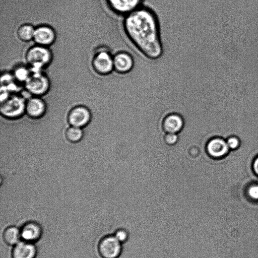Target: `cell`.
Returning a JSON list of instances; mask_svg holds the SVG:
<instances>
[{
  "label": "cell",
  "mask_w": 258,
  "mask_h": 258,
  "mask_svg": "<svg viewBox=\"0 0 258 258\" xmlns=\"http://www.w3.org/2000/svg\"><path fill=\"white\" fill-rule=\"evenodd\" d=\"M122 27L126 37L143 56L157 60L163 53L160 25L151 8L144 5L124 16Z\"/></svg>",
  "instance_id": "obj_1"
},
{
  "label": "cell",
  "mask_w": 258,
  "mask_h": 258,
  "mask_svg": "<svg viewBox=\"0 0 258 258\" xmlns=\"http://www.w3.org/2000/svg\"><path fill=\"white\" fill-rule=\"evenodd\" d=\"M25 58L31 72H39L50 63L52 54L48 47L36 45L28 49Z\"/></svg>",
  "instance_id": "obj_2"
},
{
  "label": "cell",
  "mask_w": 258,
  "mask_h": 258,
  "mask_svg": "<svg viewBox=\"0 0 258 258\" xmlns=\"http://www.w3.org/2000/svg\"><path fill=\"white\" fill-rule=\"evenodd\" d=\"M1 102V114L6 118H18L25 111L26 102L24 98L19 95L11 94Z\"/></svg>",
  "instance_id": "obj_3"
},
{
  "label": "cell",
  "mask_w": 258,
  "mask_h": 258,
  "mask_svg": "<svg viewBox=\"0 0 258 258\" xmlns=\"http://www.w3.org/2000/svg\"><path fill=\"white\" fill-rule=\"evenodd\" d=\"M50 81L42 72H31L24 83L26 91L32 96L40 97L46 94L50 88Z\"/></svg>",
  "instance_id": "obj_4"
},
{
  "label": "cell",
  "mask_w": 258,
  "mask_h": 258,
  "mask_svg": "<svg viewBox=\"0 0 258 258\" xmlns=\"http://www.w3.org/2000/svg\"><path fill=\"white\" fill-rule=\"evenodd\" d=\"M98 252L101 258H118L122 251V244L113 234H107L98 242Z\"/></svg>",
  "instance_id": "obj_5"
},
{
  "label": "cell",
  "mask_w": 258,
  "mask_h": 258,
  "mask_svg": "<svg viewBox=\"0 0 258 258\" xmlns=\"http://www.w3.org/2000/svg\"><path fill=\"white\" fill-rule=\"evenodd\" d=\"M205 150L209 157L214 161L225 158L230 152L226 139L219 136H213L207 141Z\"/></svg>",
  "instance_id": "obj_6"
},
{
  "label": "cell",
  "mask_w": 258,
  "mask_h": 258,
  "mask_svg": "<svg viewBox=\"0 0 258 258\" xmlns=\"http://www.w3.org/2000/svg\"><path fill=\"white\" fill-rule=\"evenodd\" d=\"M93 70L98 74L105 76L114 71L113 54L106 49L98 51L92 61Z\"/></svg>",
  "instance_id": "obj_7"
},
{
  "label": "cell",
  "mask_w": 258,
  "mask_h": 258,
  "mask_svg": "<svg viewBox=\"0 0 258 258\" xmlns=\"http://www.w3.org/2000/svg\"><path fill=\"white\" fill-rule=\"evenodd\" d=\"M135 60L133 54L126 50H119L113 54L114 71L120 75L131 72L134 68Z\"/></svg>",
  "instance_id": "obj_8"
},
{
  "label": "cell",
  "mask_w": 258,
  "mask_h": 258,
  "mask_svg": "<svg viewBox=\"0 0 258 258\" xmlns=\"http://www.w3.org/2000/svg\"><path fill=\"white\" fill-rule=\"evenodd\" d=\"M91 118V113L88 108L84 105L73 107L69 112L68 121L71 126L82 128L87 125Z\"/></svg>",
  "instance_id": "obj_9"
},
{
  "label": "cell",
  "mask_w": 258,
  "mask_h": 258,
  "mask_svg": "<svg viewBox=\"0 0 258 258\" xmlns=\"http://www.w3.org/2000/svg\"><path fill=\"white\" fill-rule=\"evenodd\" d=\"M145 0H107L111 10L116 14L125 16L143 5Z\"/></svg>",
  "instance_id": "obj_10"
},
{
  "label": "cell",
  "mask_w": 258,
  "mask_h": 258,
  "mask_svg": "<svg viewBox=\"0 0 258 258\" xmlns=\"http://www.w3.org/2000/svg\"><path fill=\"white\" fill-rule=\"evenodd\" d=\"M55 38V31L49 26L40 25L35 29L33 40L36 45L48 47L54 42Z\"/></svg>",
  "instance_id": "obj_11"
},
{
  "label": "cell",
  "mask_w": 258,
  "mask_h": 258,
  "mask_svg": "<svg viewBox=\"0 0 258 258\" xmlns=\"http://www.w3.org/2000/svg\"><path fill=\"white\" fill-rule=\"evenodd\" d=\"M22 240L34 243L39 240L42 235L41 225L35 221L26 222L20 228Z\"/></svg>",
  "instance_id": "obj_12"
},
{
  "label": "cell",
  "mask_w": 258,
  "mask_h": 258,
  "mask_svg": "<svg viewBox=\"0 0 258 258\" xmlns=\"http://www.w3.org/2000/svg\"><path fill=\"white\" fill-rule=\"evenodd\" d=\"M46 106L44 101L40 97L32 96L26 102L25 112L32 118H38L45 113Z\"/></svg>",
  "instance_id": "obj_13"
},
{
  "label": "cell",
  "mask_w": 258,
  "mask_h": 258,
  "mask_svg": "<svg viewBox=\"0 0 258 258\" xmlns=\"http://www.w3.org/2000/svg\"><path fill=\"white\" fill-rule=\"evenodd\" d=\"M36 255L34 243L22 240L13 246L12 251V258H35Z\"/></svg>",
  "instance_id": "obj_14"
},
{
  "label": "cell",
  "mask_w": 258,
  "mask_h": 258,
  "mask_svg": "<svg viewBox=\"0 0 258 258\" xmlns=\"http://www.w3.org/2000/svg\"><path fill=\"white\" fill-rule=\"evenodd\" d=\"M184 122L182 116L175 113L166 115L162 122V127L166 133H179L183 128Z\"/></svg>",
  "instance_id": "obj_15"
},
{
  "label": "cell",
  "mask_w": 258,
  "mask_h": 258,
  "mask_svg": "<svg viewBox=\"0 0 258 258\" xmlns=\"http://www.w3.org/2000/svg\"><path fill=\"white\" fill-rule=\"evenodd\" d=\"M4 242L10 246H14L21 240L20 229L15 226L7 227L3 233Z\"/></svg>",
  "instance_id": "obj_16"
},
{
  "label": "cell",
  "mask_w": 258,
  "mask_h": 258,
  "mask_svg": "<svg viewBox=\"0 0 258 258\" xmlns=\"http://www.w3.org/2000/svg\"><path fill=\"white\" fill-rule=\"evenodd\" d=\"M35 28L30 24H24L20 26L17 30L18 38L23 42L33 40Z\"/></svg>",
  "instance_id": "obj_17"
},
{
  "label": "cell",
  "mask_w": 258,
  "mask_h": 258,
  "mask_svg": "<svg viewBox=\"0 0 258 258\" xmlns=\"http://www.w3.org/2000/svg\"><path fill=\"white\" fill-rule=\"evenodd\" d=\"M83 136L82 128L70 126L65 132L66 139L71 143H77L80 141Z\"/></svg>",
  "instance_id": "obj_18"
},
{
  "label": "cell",
  "mask_w": 258,
  "mask_h": 258,
  "mask_svg": "<svg viewBox=\"0 0 258 258\" xmlns=\"http://www.w3.org/2000/svg\"><path fill=\"white\" fill-rule=\"evenodd\" d=\"M31 74L30 68L25 66H18L15 69L12 75L16 81L24 83Z\"/></svg>",
  "instance_id": "obj_19"
},
{
  "label": "cell",
  "mask_w": 258,
  "mask_h": 258,
  "mask_svg": "<svg viewBox=\"0 0 258 258\" xmlns=\"http://www.w3.org/2000/svg\"><path fill=\"white\" fill-rule=\"evenodd\" d=\"M244 194L250 202L258 203V182H252L247 184Z\"/></svg>",
  "instance_id": "obj_20"
},
{
  "label": "cell",
  "mask_w": 258,
  "mask_h": 258,
  "mask_svg": "<svg viewBox=\"0 0 258 258\" xmlns=\"http://www.w3.org/2000/svg\"><path fill=\"white\" fill-rule=\"evenodd\" d=\"M226 143L230 151H236L241 146L240 139L236 135H230L226 139Z\"/></svg>",
  "instance_id": "obj_21"
},
{
  "label": "cell",
  "mask_w": 258,
  "mask_h": 258,
  "mask_svg": "<svg viewBox=\"0 0 258 258\" xmlns=\"http://www.w3.org/2000/svg\"><path fill=\"white\" fill-rule=\"evenodd\" d=\"M113 235L122 244L126 242L129 238L128 231L124 228H118L116 229Z\"/></svg>",
  "instance_id": "obj_22"
},
{
  "label": "cell",
  "mask_w": 258,
  "mask_h": 258,
  "mask_svg": "<svg viewBox=\"0 0 258 258\" xmlns=\"http://www.w3.org/2000/svg\"><path fill=\"white\" fill-rule=\"evenodd\" d=\"M163 140L168 145L173 146L175 145L178 141V135L176 133H164Z\"/></svg>",
  "instance_id": "obj_23"
},
{
  "label": "cell",
  "mask_w": 258,
  "mask_h": 258,
  "mask_svg": "<svg viewBox=\"0 0 258 258\" xmlns=\"http://www.w3.org/2000/svg\"><path fill=\"white\" fill-rule=\"evenodd\" d=\"M251 169L254 175L258 178V154L254 157L251 161Z\"/></svg>",
  "instance_id": "obj_24"
}]
</instances>
